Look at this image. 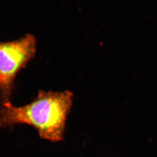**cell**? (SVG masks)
<instances>
[{
    "label": "cell",
    "instance_id": "1",
    "mask_svg": "<svg viewBox=\"0 0 157 157\" xmlns=\"http://www.w3.org/2000/svg\"><path fill=\"white\" fill-rule=\"evenodd\" d=\"M73 98V93L69 90H39L33 100L26 105H2L0 128L27 124L36 129L41 139L51 142L61 141L64 137Z\"/></svg>",
    "mask_w": 157,
    "mask_h": 157
},
{
    "label": "cell",
    "instance_id": "2",
    "mask_svg": "<svg viewBox=\"0 0 157 157\" xmlns=\"http://www.w3.org/2000/svg\"><path fill=\"white\" fill-rule=\"evenodd\" d=\"M36 40L32 34H26L11 41L0 42V100L2 105L12 103L17 75L36 56Z\"/></svg>",
    "mask_w": 157,
    "mask_h": 157
}]
</instances>
